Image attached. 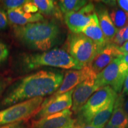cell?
I'll return each instance as SVG.
<instances>
[{
  "mask_svg": "<svg viewBox=\"0 0 128 128\" xmlns=\"http://www.w3.org/2000/svg\"><path fill=\"white\" fill-rule=\"evenodd\" d=\"M67 52L82 67L88 65L102 50L82 33H70L66 42Z\"/></svg>",
  "mask_w": 128,
  "mask_h": 128,
  "instance_id": "4",
  "label": "cell"
},
{
  "mask_svg": "<svg viewBox=\"0 0 128 128\" xmlns=\"http://www.w3.org/2000/svg\"><path fill=\"white\" fill-rule=\"evenodd\" d=\"M60 72L40 70L24 77L9 90L1 102L2 107L37 97L51 95L60 88L64 79Z\"/></svg>",
  "mask_w": 128,
  "mask_h": 128,
  "instance_id": "1",
  "label": "cell"
},
{
  "mask_svg": "<svg viewBox=\"0 0 128 128\" xmlns=\"http://www.w3.org/2000/svg\"><path fill=\"white\" fill-rule=\"evenodd\" d=\"M72 114L70 109L63 110L34 120L30 128H74L76 120L72 117Z\"/></svg>",
  "mask_w": 128,
  "mask_h": 128,
  "instance_id": "10",
  "label": "cell"
},
{
  "mask_svg": "<svg viewBox=\"0 0 128 128\" xmlns=\"http://www.w3.org/2000/svg\"><path fill=\"white\" fill-rule=\"evenodd\" d=\"M0 2H1V1H0Z\"/></svg>",
  "mask_w": 128,
  "mask_h": 128,
  "instance_id": "37",
  "label": "cell"
},
{
  "mask_svg": "<svg viewBox=\"0 0 128 128\" xmlns=\"http://www.w3.org/2000/svg\"><path fill=\"white\" fill-rule=\"evenodd\" d=\"M76 128H99L96 127V126H94L91 125V124H82V125H78V124H76Z\"/></svg>",
  "mask_w": 128,
  "mask_h": 128,
  "instance_id": "32",
  "label": "cell"
},
{
  "mask_svg": "<svg viewBox=\"0 0 128 128\" xmlns=\"http://www.w3.org/2000/svg\"><path fill=\"white\" fill-rule=\"evenodd\" d=\"M95 13L94 5L93 3L89 2L78 12L65 14L64 20L72 33H81Z\"/></svg>",
  "mask_w": 128,
  "mask_h": 128,
  "instance_id": "9",
  "label": "cell"
},
{
  "mask_svg": "<svg viewBox=\"0 0 128 128\" xmlns=\"http://www.w3.org/2000/svg\"><path fill=\"white\" fill-rule=\"evenodd\" d=\"M22 7L23 10L27 13L36 14L39 11L38 7L32 2V1H28Z\"/></svg>",
  "mask_w": 128,
  "mask_h": 128,
  "instance_id": "25",
  "label": "cell"
},
{
  "mask_svg": "<svg viewBox=\"0 0 128 128\" xmlns=\"http://www.w3.org/2000/svg\"><path fill=\"white\" fill-rule=\"evenodd\" d=\"M109 15L112 22L118 30L128 25V13L121 8L118 7L113 8L110 10Z\"/></svg>",
  "mask_w": 128,
  "mask_h": 128,
  "instance_id": "21",
  "label": "cell"
},
{
  "mask_svg": "<svg viewBox=\"0 0 128 128\" xmlns=\"http://www.w3.org/2000/svg\"><path fill=\"white\" fill-rule=\"evenodd\" d=\"M9 55V50L7 46L0 40V64L7 59Z\"/></svg>",
  "mask_w": 128,
  "mask_h": 128,
  "instance_id": "24",
  "label": "cell"
},
{
  "mask_svg": "<svg viewBox=\"0 0 128 128\" xmlns=\"http://www.w3.org/2000/svg\"><path fill=\"white\" fill-rule=\"evenodd\" d=\"M88 65L83 67L80 70H70L65 72L63 81L60 86L52 96H57L65 93L81 84L87 78L94 74Z\"/></svg>",
  "mask_w": 128,
  "mask_h": 128,
  "instance_id": "12",
  "label": "cell"
},
{
  "mask_svg": "<svg viewBox=\"0 0 128 128\" xmlns=\"http://www.w3.org/2000/svg\"><path fill=\"white\" fill-rule=\"evenodd\" d=\"M30 125L27 120H22L0 126V128H30Z\"/></svg>",
  "mask_w": 128,
  "mask_h": 128,
  "instance_id": "23",
  "label": "cell"
},
{
  "mask_svg": "<svg viewBox=\"0 0 128 128\" xmlns=\"http://www.w3.org/2000/svg\"><path fill=\"white\" fill-rule=\"evenodd\" d=\"M123 96L120 93L118 94L115 100L114 108L111 118L108 123L115 127H128V119L122 108Z\"/></svg>",
  "mask_w": 128,
  "mask_h": 128,
  "instance_id": "17",
  "label": "cell"
},
{
  "mask_svg": "<svg viewBox=\"0 0 128 128\" xmlns=\"http://www.w3.org/2000/svg\"><path fill=\"white\" fill-rule=\"evenodd\" d=\"M119 48L112 43L107 44L96 56L88 66L97 75L115 59L123 55L119 50Z\"/></svg>",
  "mask_w": 128,
  "mask_h": 128,
  "instance_id": "13",
  "label": "cell"
},
{
  "mask_svg": "<svg viewBox=\"0 0 128 128\" xmlns=\"http://www.w3.org/2000/svg\"><path fill=\"white\" fill-rule=\"evenodd\" d=\"M27 1H28L25 0H6L2 1V2L5 8H7L8 10L22 7Z\"/></svg>",
  "mask_w": 128,
  "mask_h": 128,
  "instance_id": "22",
  "label": "cell"
},
{
  "mask_svg": "<svg viewBox=\"0 0 128 128\" xmlns=\"http://www.w3.org/2000/svg\"><path fill=\"white\" fill-rule=\"evenodd\" d=\"M7 14L10 23L18 26L42 22L44 20V16L39 12L36 14L27 13L23 10V7L8 10Z\"/></svg>",
  "mask_w": 128,
  "mask_h": 128,
  "instance_id": "15",
  "label": "cell"
},
{
  "mask_svg": "<svg viewBox=\"0 0 128 128\" xmlns=\"http://www.w3.org/2000/svg\"><path fill=\"white\" fill-rule=\"evenodd\" d=\"M81 33L90 38L102 49H103L107 44L104 36L99 25L98 20L96 13L93 14L90 22L83 29Z\"/></svg>",
  "mask_w": 128,
  "mask_h": 128,
  "instance_id": "16",
  "label": "cell"
},
{
  "mask_svg": "<svg viewBox=\"0 0 128 128\" xmlns=\"http://www.w3.org/2000/svg\"><path fill=\"white\" fill-rule=\"evenodd\" d=\"M23 68L32 71L42 66H52L63 69L80 70L82 68L66 50L55 48L42 53L27 54L22 59Z\"/></svg>",
  "mask_w": 128,
  "mask_h": 128,
  "instance_id": "3",
  "label": "cell"
},
{
  "mask_svg": "<svg viewBox=\"0 0 128 128\" xmlns=\"http://www.w3.org/2000/svg\"><path fill=\"white\" fill-rule=\"evenodd\" d=\"M8 18L7 12L2 9H0V30H2L7 27Z\"/></svg>",
  "mask_w": 128,
  "mask_h": 128,
  "instance_id": "26",
  "label": "cell"
},
{
  "mask_svg": "<svg viewBox=\"0 0 128 128\" xmlns=\"http://www.w3.org/2000/svg\"><path fill=\"white\" fill-rule=\"evenodd\" d=\"M122 108L123 109H124V113H125L126 116L127 117L128 119V96H124L122 95Z\"/></svg>",
  "mask_w": 128,
  "mask_h": 128,
  "instance_id": "29",
  "label": "cell"
},
{
  "mask_svg": "<svg viewBox=\"0 0 128 128\" xmlns=\"http://www.w3.org/2000/svg\"><path fill=\"white\" fill-rule=\"evenodd\" d=\"M96 76L97 74H94L75 88L72 97V110L76 114L79 112L94 92L98 90L95 85Z\"/></svg>",
  "mask_w": 128,
  "mask_h": 128,
  "instance_id": "11",
  "label": "cell"
},
{
  "mask_svg": "<svg viewBox=\"0 0 128 128\" xmlns=\"http://www.w3.org/2000/svg\"><path fill=\"white\" fill-rule=\"evenodd\" d=\"M103 128H128V127H115V126H113L111 125V124H110L108 122L106 124H105L104 127Z\"/></svg>",
  "mask_w": 128,
  "mask_h": 128,
  "instance_id": "35",
  "label": "cell"
},
{
  "mask_svg": "<svg viewBox=\"0 0 128 128\" xmlns=\"http://www.w3.org/2000/svg\"><path fill=\"white\" fill-rule=\"evenodd\" d=\"M75 88L57 96H50L43 102L40 108L34 116L35 120L44 117L70 109L72 106V93Z\"/></svg>",
  "mask_w": 128,
  "mask_h": 128,
  "instance_id": "8",
  "label": "cell"
},
{
  "mask_svg": "<svg viewBox=\"0 0 128 128\" xmlns=\"http://www.w3.org/2000/svg\"><path fill=\"white\" fill-rule=\"evenodd\" d=\"M5 87H6V82L2 80H0V94H1V92H2Z\"/></svg>",
  "mask_w": 128,
  "mask_h": 128,
  "instance_id": "33",
  "label": "cell"
},
{
  "mask_svg": "<svg viewBox=\"0 0 128 128\" xmlns=\"http://www.w3.org/2000/svg\"><path fill=\"white\" fill-rule=\"evenodd\" d=\"M85 0H61L58 1V5L62 13L66 14L76 12L87 4Z\"/></svg>",
  "mask_w": 128,
  "mask_h": 128,
  "instance_id": "20",
  "label": "cell"
},
{
  "mask_svg": "<svg viewBox=\"0 0 128 128\" xmlns=\"http://www.w3.org/2000/svg\"><path fill=\"white\" fill-rule=\"evenodd\" d=\"M117 33L124 43L128 41V25L118 30Z\"/></svg>",
  "mask_w": 128,
  "mask_h": 128,
  "instance_id": "27",
  "label": "cell"
},
{
  "mask_svg": "<svg viewBox=\"0 0 128 128\" xmlns=\"http://www.w3.org/2000/svg\"><path fill=\"white\" fill-rule=\"evenodd\" d=\"M44 102L43 97H37L8 107L0 110V126L22 120H28L35 115Z\"/></svg>",
  "mask_w": 128,
  "mask_h": 128,
  "instance_id": "7",
  "label": "cell"
},
{
  "mask_svg": "<svg viewBox=\"0 0 128 128\" xmlns=\"http://www.w3.org/2000/svg\"><path fill=\"white\" fill-rule=\"evenodd\" d=\"M119 49L123 54H128V41L126 42L122 46L119 48Z\"/></svg>",
  "mask_w": 128,
  "mask_h": 128,
  "instance_id": "31",
  "label": "cell"
},
{
  "mask_svg": "<svg viewBox=\"0 0 128 128\" xmlns=\"http://www.w3.org/2000/svg\"><path fill=\"white\" fill-rule=\"evenodd\" d=\"M74 128H76V126H74Z\"/></svg>",
  "mask_w": 128,
  "mask_h": 128,
  "instance_id": "36",
  "label": "cell"
},
{
  "mask_svg": "<svg viewBox=\"0 0 128 128\" xmlns=\"http://www.w3.org/2000/svg\"><path fill=\"white\" fill-rule=\"evenodd\" d=\"M13 33L16 39L24 45L44 52L57 44L60 31L55 22L42 21L22 26H15Z\"/></svg>",
  "mask_w": 128,
  "mask_h": 128,
  "instance_id": "2",
  "label": "cell"
},
{
  "mask_svg": "<svg viewBox=\"0 0 128 128\" xmlns=\"http://www.w3.org/2000/svg\"><path fill=\"white\" fill-rule=\"evenodd\" d=\"M121 56L97 75L95 85L98 90L106 86H110L117 93H120L128 72V65L122 60Z\"/></svg>",
  "mask_w": 128,
  "mask_h": 128,
  "instance_id": "6",
  "label": "cell"
},
{
  "mask_svg": "<svg viewBox=\"0 0 128 128\" xmlns=\"http://www.w3.org/2000/svg\"><path fill=\"white\" fill-rule=\"evenodd\" d=\"M32 2L38 7L39 13L53 16L57 18H62V12L56 1L52 0H33Z\"/></svg>",
  "mask_w": 128,
  "mask_h": 128,
  "instance_id": "18",
  "label": "cell"
},
{
  "mask_svg": "<svg viewBox=\"0 0 128 128\" xmlns=\"http://www.w3.org/2000/svg\"><path fill=\"white\" fill-rule=\"evenodd\" d=\"M118 93L110 86H106L99 89L90 97L84 106L77 113L76 124L78 125L89 124L95 116L109 104L116 100Z\"/></svg>",
  "mask_w": 128,
  "mask_h": 128,
  "instance_id": "5",
  "label": "cell"
},
{
  "mask_svg": "<svg viewBox=\"0 0 128 128\" xmlns=\"http://www.w3.org/2000/svg\"><path fill=\"white\" fill-rule=\"evenodd\" d=\"M121 58L122 59V60L128 65V54H123V55L121 56Z\"/></svg>",
  "mask_w": 128,
  "mask_h": 128,
  "instance_id": "34",
  "label": "cell"
},
{
  "mask_svg": "<svg viewBox=\"0 0 128 128\" xmlns=\"http://www.w3.org/2000/svg\"><path fill=\"white\" fill-rule=\"evenodd\" d=\"M116 2L122 10L128 13V0H119Z\"/></svg>",
  "mask_w": 128,
  "mask_h": 128,
  "instance_id": "28",
  "label": "cell"
},
{
  "mask_svg": "<svg viewBox=\"0 0 128 128\" xmlns=\"http://www.w3.org/2000/svg\"><path fill=\"white\" fill-rule=\"evenodd\" d=\"M115 100L112 101L104 108L95 115L90 124L99 128H104L109 120L113 113Z\"/></svg>",
  "mask_w": 128,
  "mask_h": 128,
  "instance_id": "19",
  "label": "cell"
},
{
  "mask_svg": "<svg viewBox=\"0 0 128 128\" xmlns=\"http://www.w3.org/2000/svg\"><path fill=\"white\" fill-rule=\"evenodd\" d=\"M95 11L98 20L99 25L104 36L106 43L108 44L114 38L118 30L112 22L109 12L106 8L104 6H99L95 7Z\"/></svg>",
  "mask_w": 128,
  "mask_h": 128,
  "instance_id": "14",
  "label": "cell"
},
{
  "mask_svg": "<svg viewBox=\"0 0 128 128\" xmlns=\"http://www.w3.org/2000/svg\"><path fill=\"white\" fill-rule=\"evenodd\" d=\"M120 93L124 96H128V72L126 75L125 79H124V86H123V90Z\"/></svg>",
  "mask_w": 128,
  "mask_h": 128,
  "instance_id": "30",
  "label": "cell"
}]
</instances>
